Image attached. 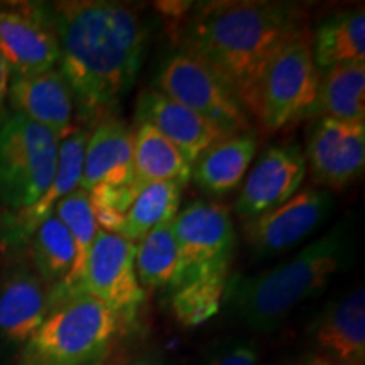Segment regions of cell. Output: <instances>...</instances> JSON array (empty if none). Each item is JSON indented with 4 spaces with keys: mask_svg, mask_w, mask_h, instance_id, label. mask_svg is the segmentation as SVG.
Segmentation results:
<instances>
[{
    "mask_svg": "<svg viewBox=\"0 0 365 365\" xmlns=\"http://www.w3.org/2000/svg\"><path fill=\"white\" fill-rule=\"evenodd\" d=\"M48 14L59 46L58 70L80 120L112 118L143 66L149 38L143 17L107 0L59 2Z\"/></svg>",
    "mask_w": 365,
    "mask_h": 365,
    "instance_id": "obj_1",
    "label": "cell"
},
{
    "mask_svg": "<svg viewBox=\"0 0 365 365\" xmlns=\"http://www.w3.org/2000/svg\"><path fill=\"white\" fill-rule=\"evenodd\" d=\"M304 31L303 11L293 4L210 2L186 21L181 51L215 71L244 107L269 59Z\"/></svg>",
    "mask_w": 365,
    "mask_h": 365,
    "instance_id": "obj_2",
    "label": "cell"
},
{
    "mask_svg": "<svg viewBox=\"0 0 365 365\" xmlns=\"http://www.w3.org/2000/svg\"><path fill=\"white\" fill-rule=\"evenodd\" d=\"M352 237L341 223L279 266L228 279L227 304L247 328L272 331L296 307L322 293L349 264Z\"/></svg>",
    "mask_w": 365,
    "mask_h": 365,
    "instance_id": "obj_3",
    "label": "cell"
},
{
    "mask_svg": "<svg viewBox=\"0 0 365 365\" xmlns=\"http://www.w3.org/2000/svg\"><path fill=\"white\" fill-rule=\"evenodd\" d=\"M127 323L86 294L59 303L22 346L17 365H105Z\"/></svg>",
    "mask_w": 365,
    "mask_h": 365,
    "instance_id": "obj_4",
    "label": "cell"
},
{
    "mask_svg": "<svg viewBox=\"0 0 365 365\" xmlns=\"http://www.w3.org/2000/svg\"><path fill=\"white\" fill-rule=\"evenodd\" d=\"M319 76L309 36L304 31L281 46L269 59L244 103L245 112L271 132L313 115Z\"/></svg>",
    "mask_w": 365,
    "mask_h": 365,
    "instance_id": "obj_5",
    "label": "cell"
},
{
    "mask_svg": "<svg viewBox=\"0 0 365 365\" xmlns=\"http://www.w3.org/2000/svg\"><path fill=\"white\" fill-rule=\"evenodd\" d=\"M59 137L14 113L0 125V202L29 208L48 191L58 163Z\"/></svg>",
    "mask_w": 365,
    "mask_h": 365,
    "instance_id": "obj_6",
    "label": "cell"
},
{
    "mask_svg": "<svg viewBox=\"0 0 365 365\" xmlns=\"http://www.w3.org/2000/svg\"><path fill=\"white\" fill-rule=\"evenodd\" d=\"M158 91L185 105L222 134L250 130L249 113L225 81L205 63L178 51L164 61L158 76Z\"/></svg>",
    "mask_w": 365,
    "mask_h": 365,
    "instance_id": "obj_7",
    "label": "cell"
},
{
    "mask_svg": "<svg viewBox=\"0 0 365 365\" xmlns=\"http://www.w3.org/2000/svg\"><path fill=\"white\" fill-rule=\"evenodd\" d=\"M80 294L100 301L125 322H132L145 299V291L135 274L134 242L100 228L78 284L59 303Z\"/></svg>",
    "mask_w": 365,
    "mask_h": 365,
    "instance_id": "obj_8",
    "label": "cell"
},
{
    "mask_svg": "<svg viewBox=\"0 0 365 365\" xmlns=\"http://www.w3.org/2000/svg\"><path fill=\"white\" fill-rule=\"evenodd\" d=\"M178 247L173 287L196 274L230 269L235 252V230L230 212L220 203L193 202L171 222Z\"/></svg>",
    "mask_w": 365,
    "mask_h": 365,
    "instance_id": "obj_9",
    "label": "cell"
},
{
    "mask_svg": "<svg viewBox=\"0 0 365 365\" xmlns=\"http://www.w3.org/2000/svg\"><path fill=\"white\" fill-rule=\"evenodd\" d=\"M333 207L331 191L308 188L281 207L249 220L244 228L254 257L269 259L294 247L330 217Z\"/></svg>",
    "mask_w": 365,
    "mask_h": 365,
    "instance_id": "obj_10",
    "label": "cell"
},
{
    "mask_svg": "<svg viewBox=\"0 0 365 365\" xmlns=\"http://www.w3.org/2000/svg\"><path fill=\"white\" fill-rule=\"evenodd\" d=\"M304 159L322 190H345L364 171L365 124L319 117L309 130Z\"/></svg>",
    "mask_w": 365,
    "mask_h": 365,
    "instance_id": "obj_11",
    "label": "cell"
},
{
    "mask_svg": "<svg viewBox=\"0 0 365 365\" xmlns=\"http://www.w3.org/2000/svg\"><path fill=\"white\" fill-rule=\"evenodd\" d=\"M307 176V159L298 144L269 148L250 170L235 202V212L249 222L281 207L298 193Z\"/></svg>",
    "mask_w": 365,
    "mask_h": 365,
    "instance_id": "obj_12",
    "label": "cell"
},
{
    "mask_svg": "<svg viewBox=\"0 0 365 365\" xmlns=\"http://www.w3.org/2000/svg\"><path fill=\"white\" fill-rule=\"evenodd\" d=\"M0 54L19 76L56 68L59 46L48 9H0Z\"/></svg>",
    "mask_w": 365,
    "mask_h": 365,
    "instance_id": "obj_13",
    "label": "cell"
},
{
    "mask_svg": "<svg viewBox=\"0 0 365 365\" xmlns=\"http://www.w3.org/2000/svg\"><path fill=\"white\" fill-rule=\"evenodd\" d=\"M7 95L16 113L49 129L59 140L73 129L75 102L58 68L36 75H14Z\"/></svg>",
    "mask_w": 365,
    "mask_h": 365,
    "instance_id": "obj_14",
    "label": "cell"
},
{
    "mask_svg": "<svg viewBox=\"0 0 365 365\" xmlns=\"http://www.w3.org/2000/svg\"><path fill=\"white\" fill-rule=\"evenodd\" d=\"M137 122L153 125L181 150L191 166L213 144L230 137L158 90H148L140 95L137 103Z\"/></svg>",
    "mask_w": 365,
    "mask_h": 365,
    "instance_id": "obj_15",
    "label": "cell"
},
{
    "mask_svg": "<svg viewBox=\"0 0 365 365\" xmlns=\"http://www.w3.org/2000/svg\"><path fill=\"white\" fill-rule=\"evenodd\" d=\"M312 336L322 357L339 365H365L364 287H355L319 314Z\"/></svg>",
    "mask_w": 365,
    "mask_h": 365,
    "instance_id": "obj_16",
    "label": "cell"
},
{
    "mask_svg": "<svg viewBox=\"0 0 365 365\" xmlns=\"http://www.w3.org/2000/svg\"><path fill=\"white\" fill-rule=\"evenodd\" d=\"M134 130L120 118H107L95 127L86 140L80 188L125 185L135 180L132 156Z\"/></svg>",
    "mask_w": 365,
    "mask_h": 365,
    "instance_id": "obj_17",
    "label": "cell"
},
{
    "mask_svg": "<svg viewBox=\"0 0 365 365\" xmlns=\"http://www.w3.org/2000/svg\"><path fill=\"white\" fill-rule=\"evenodd\" d=\"M51 312V289L38 274L16 267L0 284V336L26 344Z\"/></svg>",
    "mask_w": 365,
    "mask_h": 365,
    "instance_id": "obj_18",
    "label": "cell"
},
{
    "mask_svg": "<svg viewBox=\"0 0 365 365\" xmlns=\"http://www.w3.org/2000/svg\"><path fill=\"white\" fill-rule=\"evenodd\" d=\"M86 140H88V132L83 129H71L59 140L56 171L51 185L34 205L17 212L16 220L12 223L11 239L22 240L31 237L34 228L46 217L51 215L56 205L65 196L80 188Z\"/></svg>",
    "mask_w": 365,
    "mask_h": 365,
    "instance_id": "obj_19",
    "label": "cell"
},
{
    "mask_svg": "<svg viewBox=\"0 0 365 365\" xmlns=\"http://www.w3.org/2000/svg\"><path fill=\"white\" fill-rule=\"evenodd\" d=\"M255 153L257 135L252 130L225 137L200 156L191 176L205 193H228L244 180Z\"/></svg>",
    "mask_w": 365,
    "mask_h": 365,
    "instance_id": "obj_20",
    "label": "cell"
},
{
    "mask_svg": "<svg viewBox=\"0 0 365 365\" xmlns=\"http://www.w3.org/2000/svg\"><path fill=\"white\" fill-rule=\"evenodd\" d=\"M309 44L318 71L365 61V11L357 7L330 16L317 27Z\"/></svg>",
    "mask_w": 365,
    "mask_h": 365,
    "instance_id": "obj_21",
    "label": "cell"
},
{
    "mask_svg": "<svg viewBox=\"0 0 365 365\" xmlns=\"http://www.w3.org/2000/svg\"><path fill=\"white\" fill-rule=\"evenodd\" d=\"M313 115L365 124V61L344 63L323 71Z\"/></svg>",
    "mask_w": 365,
    "mask_h": 365,
    "instance_id": "obj_22",
    "label": "cell"
},
{
    "mask_svg": "<svg viewBox=\"0 0 365 365\" xmlns=\"http://www.w3.org/2000/svg\"><path fill=\"white\" fill-rule=\"evenodd\" d=\"M134 173L143 182L173 181L185 186L193 175V166L181 150L145 122H137L132 143Z\"/></svg>",
    "mask_w": 365,
    "mask_h": 365,
    "instance_id": "obj_23",
    "label": "cell"
},
{
    "mask_svg": "<svg viewBox=\"0 0 365 365\" xmlns=\"http://www.w3.org/2000/svg\"><path fill=\"white\" fill-rule=\"evenodd\" d=\"M53 213L65 223L73 242H75V262H73L71 272L68 274L66 279L51 287V309L78 284L91 245H93L100 230L98 223L95 220L93 210H91L88 191L81 188L65 196L56 205Z\"/></svg>",
    "mask_w": 365,
    "mask_h": 365,
    "instance_id": "obj_24",
    "label": "cell"
},
{
    "mask_svg": "<svg viewBox=\"0 0 365 365\" xmlns=\"http://www.w3.org/2000/svg\"><path fill=\"white\" fill-rule=\"evenodd\" d=\"M182 185L173 181L145 182L127 210L117 235L140 242L153 228L175 220L181 203Z\"/></svg>",
    "mask_w": 365,
    "mask_h": 365,
    "instance_id": "obj_25",
    "label": "cell"
},
{
    "mask_svg": "<svg viewBox=\"0 0 365 365\" xmlns=\"http://www.w3.org/2000/svg\"><path fill=\"white\" fill-rule=\"evenodd\" d=\"M228 269L196 274L171 289V312L181 325L200 327L220 312L225 298Z\"/></svg>",
    "mask_w": 365,
    "mask_h": 365,
    "instance_id": "obj_26",
    "label": "cell"
},
{
    "mask_svg": "<svg viewBox=\"0 0 365 365\" xmlns=\"http://www.w3.org/2000/svg\"><path fill=\"white\" fill-rule=\"evenodd\" d=\"M31 257L36 274L46 284L56 286L71 272L75 242L59 218L51 213L31 234Z\"/></svg>",
    "mask_w": 365,
    "mask_h": 365,
    "instance_id": "obj_27",
    "label": "cell"
},
{
    "mask_svg": "<svg viewBox=\"0 0 365 365\" xmlns=\"http://www.w3.org/2000/svg\"><path fill=\"white\" fill-rule=\"evenodd\" d=\"M178 247L173 227L163 223L135 244V274L148 289L171 287L176 277Z\"/></svg>",
    "mask_w": 365,
    "mask_h": 365,
    "instance_id": "obj_28",
    "label": "cell"
},
{
    "mask_svg": "<svg viewBox=\"0 0 365 365\" xmlns=\"http://www.w3.org/2000/svg\"><path fill=\"white\" fill-rule=\"evenodd\" d=\"M257 346L249 340H237L223 345L212 355L207 365H257Z\"/></svg>",
    "mask_w": 365,
    "mask_h": 365,
    "instance_id": "obj_29",
    "label": "cell"
},
{
    "mask_svg": "<svg viewBox=\"0 0 365 365\" xmlns=\"http://www.w3.org/2000/svg\"><path fill=\"white\" fill-rule=\"evenodd\" d=\"M110 365H175L171 362L166 355L158 352V350H153V352H144L139 355H134V357L118 360L115 364Z\"/></svg>",
    "mask_w": 365,
    "mask_h": 365,
    "instance_id": "obj_30",
    "label": "cell"
},
{
    "mask_svg": "<svg viewBox=\"0 0 365 365\" xmlns=\"http://www.w3.org/2000/svg\"><path fill=\"white\" fill-rule=\"evenodd\" d=\"M12 71L9 68L7 61L4 59L2 54H0V110H2L4 102H6V97L9 93V85H11Z\"/></svg>",
    "mask_w": 365,
    "mask_h": 365,
    "instance_id": "obj_31",
    "label": "cell"
},
{
    "mask_svg": "<svg viewBox=\"0 0 365 365\" xmlns=\"http://www.w3.org/2000/svg\"><path fill=\"white\" fill-rule=\"evenodd\" d=\"M299 365H339V364L331 362V360L322 357V355H314V357L308 359L307 362H303V364H299Z\"/></svg>",
    "mask_w": 365,
    "mask_h": 365,
    "instance_id": "obj_32",
    "label": "cell"
}]
</instances>
